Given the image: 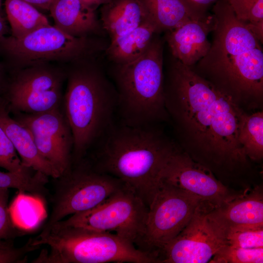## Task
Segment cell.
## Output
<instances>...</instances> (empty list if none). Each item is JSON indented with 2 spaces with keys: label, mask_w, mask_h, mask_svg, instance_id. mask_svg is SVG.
I'll return each instance as SVG.
<instances>
[{
  "label": "cell",
  "mask_w": 263,
  "mask_h": 263,
  "mask_svg": "<svg viewBox=\"0 0 263 263\" xmlns=\"http://www.w3.org/2000/svg\"><path fill=\"white\" fill-rule=\"evenodd\" d=\"M169 72L166 108L187 143L218 162H244L247 157L238 136L245 113L238 103L173 57Z\"/></svg>",
  "instance_id": "obj_1"
},
{
  "label": "cell",
  "mask_w": 263,
  "mask_h": 263,
  "mask_svg": "<svg viewBox=\"0 0 263 263\" xmlns=\"http://www.w3.org/2000/svg\"><path fill=\"white\" fill-rule=\"evenodd\" d=\"M212 12L215 25L210 47L191 67L237 103L261 100L263 42L246 23L237 19L226 0H218Z\"/></svg>",
  "instance_id": "obj_2"
},
{
  "label": "cell",
  "mask_w": 263,
  "mask_h": 263,
  "mask_svg": "<svg viewBox=\"0 0 263 263\" xmlns=\"http://www.w3.org/2000/svg\"><path fill=\"white\" fill-rule=\"evenodd\" d=\"M174 145L149 125L124 124L111 131L91 164L116 177L149 207L161 183V174Z\"/></svg>",
  "instance_id": "obj_3"
},
{
  "label": "cell",
  "mask_w": 263,
  "mask_h": 263,
  "mask_svg": "<svg viewBox=\"0 0 263 263\" xmlns=\"http://www.w3.org/2000/svg\"><path fill=\"white\" fill-rule=\"evenodd\" d=\"M99 57L65 65L62 110L73 136L72 162L85 158L107 130L117 106L116 88L106 75Z\"/></svg>",
  "instance_id": "obj_4"
},
{
  "label": "cell",
  "mask_w": 263,
  "mask_h": 263,
  "mask_svg": "<svg viewBox=\"0 0 263 263\" xmlns=\"http://www.w3.org/2000/svg\"><path fill=\"white\" fill-rule=\"evenodd\" d=\"M31 244L49 247L33 263H159L155 255L114 233L57 224L43 229Z\"/></svg>",
  "instance_id": "obj_5"
},
{
  "label": "cell",
  "mask_w": 263,
  "mask_h": 263,
  "mask_svg": "<svg viewBox=\"0 0 263 263\" xmlns=\"http://www.w3.org/2000/svg\"><path fill=\"white\" fill-rule=\"evenodd\" d=\"M158 34L137 59L113 64L117 106L125 124L149 125L163 116L165 111L163 41Z\"/></svg>",
  "instance_id": "obj_6"
},
{
  "label": "cell",
  "mask_w": 263,
  "mask_h": 263,
  "mask_svg": "<svg viewBox=\"0 0 263 263\" xmlns=\"http://www.w3.org/2000/svg\"><path fill=\"white\" fill-rule=\"evenodd\" d=\"M102 38L74 37L50 25L20 38L4 37L0 49L9 59L12 70L40 63L65 65L101 56L109 44Z\"/></svg>",
  "instance_id": "obj_7"
},
{
  "label": "cell",
  "mask_w": 263,
  "mask_h": 263,
  "mask_svg": "<svg viewBox=\"0 0 263 263\" xmlns=\"http://www.w3.org/2000/svg\"><path fill=\"white\" fill-rule=\"evenodd\" d=\"M55 180L52 209L43 229L68 216L89 210L126 186L119 179L96 169L84 158L72 163Z\"/></svg>",
  "instance_id": "obj_8"
},
{
  "label": "cell",
  "mask_w": 263,
  "mask_h": 263,
  "mask_svg": "<svg viewBox=\"0 0 263 263\" xmlns=\"http://www.w3.org/2000/svg\"><path fill=\"white\" fill-rule=\"evenodd\" d=\"M3 97L12 113H38L61 107L64 65L45 63L11 71Z\"/></svg>",
  "instance_id": "obj_9"
},
{
  "label": "cell",
  "mask_w": 263,
  "mask_h": 263,
  "mask_svg": "<svg viewBox=\"0 0 263 263\" xmlns=\"http://www.w3.org/2000/svg\"><path fill=\"white\" fill-rule=\"evenodd\" d=\"M149 207L125 186L97 206L55 224L102 232H113L134 244L140 239Z\"/></svg>",
  "instance_id": "obj_10"
},
{
  "label": "cell",
  "mask_w": 263,
  "mask_h": 263,
  "mask_svg": "<svg viewBox=\"0 0 263 263\" xmlns=\"http://www.w3.org/2000/svg\"><path fill=\"white\" fill-rule=\"evenodd\" d=\"M202 202L197 196L161 181L149 207L144 230L138 242L150 249V253L153 249L157 256L155 249L161 250L178 235Z\"/></svg>",
  "instance_id": "obj_11"
},
{
  "label": "cell",
  "mask_w": 263,
  "mask_h": 263,
  "mask_svg": "<svg viewBox=\"0 0 263 263\" xmlns=\"http://www.w3.org/2000/svg\"><path fill=\"white\" fill-rule=\"evenodd\" d=\"M214 207L201 203L184 229L162 249L161 263H208L227 244L225 230L212 213Z\"/></svg>",
  "instance_id": "obj_12"
},
{
  "label": "cell",
  "mask_w": 263,
  "mask_h": 263,
  "mask_svg": "<svg viewBox=\"0 0 263 263\" xmlns=\"http://www.w3.org/2000/svg\"><path fill=\"white\" fill-rule=\"evenodd\" d=\"M13 114L14 118L29 131L41 156L60 175L69 169L73 139L61 107L38 113Z\"/></svg>",
  "instance_id": "obj_13"
},
{
  "label": "cell",
  "mask_w": 263,
  "mask_h": 263,
  "mask_svg": "<svg viewBox=\"0 0 263 263\" xmlns=\"http://www.w3.org/2000/svg\"><path fill=\"white\" fill-rule=\"evenodd\" d=\"M161 181L195 195L215 207L241 195L230 191L208 169L178 149L171 155L164 168L161 174Z\"/></svg>",
  "instance_id": "obj_14"
},
{
  "label": "cell",
  "mask_w": 263,
  "mask_h": 263,
  "mask_svg": "<svg viewBox=\"0 0 263 263\" xmlns=\"http://www.w3.org/2000/svg\"><path fill=\"white\" fill-rule=\"evenodd\" d=\"M214 25L213 14H208L165 32L172 56L185 65L193 66L209 51L211 42L208 36Z\"/></svg>",
  "instance_id": "obj_15"
},
{
  "label": "cell",
  "mask_w": 263,
  "mask_h": 263,
  "mask_svg": "<svg viewBox=\"0 0 263 263\" xmlns=\"http://www.w3.org/2000/svg\"><path fill=\"white\" fill-rule=\"evenodd\" d=\"M49 11L54 26L71 36L103 37L106 33L95 10L78 0H53Z\"/></svg>",
  "instance_id": "obj_16"
},
{
  "label": "cell",
  "mask_w": 263,
  "mask_h": 263,
  "mask_svg": "<svg viewBox=\"0 0 263 263\" xmlns=\"http://www.w3.org/2000/svg\"><path fill=\"white\" fill-rule=\"evenodd\" d=\"M7 102L0 95V125L13 144L23 164L53 179L59 172L40 154L29 131L10 115Z\"/></svg>",
  "instance_id": "obj_17"
},
{
  "label": "cell",
  "mask_w": 263,
  "mask_h": 263,
  "mask_svg": "<svg viewBox=\"0 0 263 263\" xmlns=\"http://www.w3.org/2000/svg\"><path fill=\"white\" fill-rule=\"evenodd\" d=\"M212 211L225 231L233 228L263 226L262 191L257 188L248 194H241Z\"/></svg>",
  "instance_id": "obj_18"
},
{
  "label": "cell",
  "mask_w": 263,
  "mask_h": 263,
  "mask_svg": "<svg viewBox=\"0 0 263 263\" xmlns=\"http://www.w3.org/2000/svg\"><path fill=\"white\" fill-rule=\"evenodd\" d=\"M148 19L139 0H111L100 8V20L110 41L131 32Z\"/></svg>",
  "instance_id": "obj_19"
},
{
  "label": "cell",
  "mask_w": 263,
  "mask_h": 263,
  "mask_svg": "<svg viewBox=\"0 0 263 263\" xmlns=\"http://www.w3.org/2000/svg\"><path fill=\"white\" fill-rule=\"evenodd\" d=\"M159 33L156 25L148 18L133 30L111 40L104 54L114 64L132 62L146 51L154 36Z\"/></svg>",
  "instance_id": "obj_20"
},
{
  "label": "cell",
  "mask_w": 263,
  "mask_h": 263,
  "mask_svg": "<svg viewBox=\"0 0 263 263\" xmlns=\"http://www.w3.org/2000/svg\"><path fill=\"white\" fill-rule=\"evenodd\" d=\"M147 17L160 33L167 32L192 20L199 19L182 0H139Z\"/></svg>",
  "instance_id": "obj_21"
},
{
  "label": "cell",
  "mask_w": 263,
  "mask_h": 263,
  "mask_svg": "<svg viewBox=\"0 0 263 263\" xmlns=\"http://www.w3.org/2000/svg\"><path fill=\"white\" fill-rule=\"evenodd\" d=\"M4 5L11 36L14 38H22L50 25L45 15L24 0H5Z\"/></svg>",
  "instance_id": "obj_22"
},
{
  "label": "cell",
  "mask_w": 263,
  "mask_h": 263,
  "mask_svg": "<svg viewBox=\"0 0 263 263\" xmlns=\"http://www.w3.org/2000/svg\"><path fill=\"white\" fill-rule=\"evenodd\" d=\"M239 142L247 157L255 160L263 156V113H245L241 125Z\"/></svg>",
  "instance_id": "obj_23"
},
{
  "label": "cell",
  "mask_w": 263,
  "mask_h": 263,
  "mask_svg": "<svg viewBox=\"0 0 263 263\" xmlns=\"http://www.w3.org/2000/svg\"><path fill=\"white\" fill-rule=\"evenodd\" d=\"M48 177L32 169L19 172L0 171V188H16L21 193L28 192L33 196L43 198L47 193L45 185Z\"/></svg>",
  "instance_id": "obj_24"
},
{
  "label": "cell",
  "mask_w": 263,
  "mask_h": 263,
  "mask_svg": "<svg viewBox=\"0 0 263 263\" xmlns=\"http://www.w3.org/2000/svg\"><path fill=\"white\" fill-rule=\"evenodd\" d=\"M209 263H263V247L243 248L226 244L219 249Z\"/></svg>",
  "instance_id": "obj_25"
},
{
  "label": "cell",
  "mask_w": 263,
  "mask_h": 263,
  "mask_svg": "<svg viewBox=\"0 0 263 263\" xmlns=\"http://www.w3.org/2000/svg\"><path fill=\"white\" fill-rule=\"evenodd\" d=\"M227 244L243 248L263 247V226L230 228L225 231Z\"/></svg>",
  "instance_id": "obj_26"
},
{
  "label": "cell",
  "mask_w": 263,
  "mask_h": 263,
  "mask_svg": "<svg viewBox=\"0 0 263 263\" xmlns=\"http://www.w3.org/2000/svg\"><path fill=\"white\" fill-rule=\"evenodd\" d=\"M236 18L247 24L263 23V0H226Z\"/></svg>",
  "instance_id": "obj_27"
},
{
  "label": "cell",
  "mask_w": 263,
  "mask_h": 263,
  "mask_svg": "<svg viewBox=\"0 0 263 263\" xmlns=\"http://www.w3.org/2000/svg\"><path fill=\"white\" fill-rule=\"evenodd\" d=\"M8 188H0V245L24 233L13 222L8 206Z\"/></svg>",
  "instance_id": "obj_28"
},
{
  "label": "cell",
  "mask_w": 263,
  "mask_h": 263,
  "mask_svg": "<svg viewBox=\"0 0 263 263\" xmlns=\"http://www.w3.org/2000/svg\"><path fill=\"white\" fill-rule=\"evenodd\" d=\"M0 167L11 172H22L32 169L23 164L13 144L0 125Z\"/></svg>",
  "instance_id": "obj_29"
},
{
  "label": "cell",
  "mask_w": 263,
  "mask_h": 263,
  "mask_svg": "<svg viewBox=\"0 0 263 263\" xmlns=\"http://www.w3.org/2000/svg\"><path fill=\"white\" fill-rule=\"evenodd\" d=\"M11 242L0 245V263H25L28 253L39 248L31 244V239L20 247H15Z\"/></svg>",
  "instance_id": "obj_30"
},
{
  "label": "cell",
  "mask_w": 263,
  "mask_h": 263,
  "mask_svg": "<svg viewBox=\"0 0 263 263\" xmlns=\"http://www.w3.org/2000/svg\"><path fill=\"white\" fill-rule=\"evenodd\" d=\"M188 9L196 17L206 16L208 8L218 0H182Z\"/></svg>",
  "instance_id": "obj_31"
},
{
  "label": "cell",
  "mask_w": 263,
  "mask_h": 263,
  "mask_svg": "<svg viewBox=\"0 0 263 263\" xmlns=\"http://www.w3.org/2000/svg\"><path fill=\"white\" fill-rule=\"evenodd\" d=\"M37 8L49 11L51 3L53 0H24Z\"/></svg>",
  "instance_id": "obj_32"
},
{
  "label": "cell",
  "mask_w": 263,
  "mask_h": 263,
  "mask_svg": "<svg viewBox=\"0 0 263 263\" xmlns=\"http://www.w3.org/2000/svg\"><path fill=\"white\" fill-rule=\"evenodd\" d=\"M86 6L96 10V8L104 4L109 2L111 0H78Z\"/></svg>",
  "instance_id": "obj_33"
},
{
  "label": "cell",
  "mask_w": 263,
  "mask_h": 263,
  "mask_svg": "<svg viewBox=\"0 0 263 263\" xmlns=\"http://www.w3.org/2000/svg\"><path fill=\"white\" fill-rule=\"evenodd\" d=\"M8 31L9 28L4 17L0 16V40L5 37Z\"/></svg>",
  "instance_id": "obj_34"
},
{
  "label": "cell",
  "mask_w": 263,
  "mask_h": 263,
  "mask_svg": "<svg viewBox=\"0 0 263 263\" xmlns=\"http://www.w3.org/2000/svg\"><path fill=\"white\" fill-rule=\"evenodd\" d=\"M3 67L0 64V91L5 90L7 82L5 81L4 78V69Z\"/></svg>",
  "instance_id": "obj_35"
},
{
  "label": "cell",
  "mask_w": 263,
  "mask_h": 263,
  "mask_svg": "<svg viewBox=\"0 0 263 263\" xmlns=\"http://www.w3.org/2000/svg\"><path fill=\"white\" fill-rule=\"evenodd\" d=\"M0 16L3 17L2 11V0H0Z\"/></svg>",
  "instance_id": "obj_36"
}]
</instances>
